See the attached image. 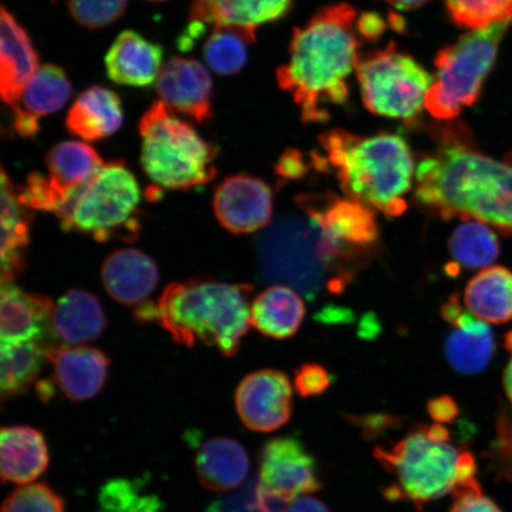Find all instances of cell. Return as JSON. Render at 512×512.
<instances>
[{
    "label": "cell",
    "mask_w": 512,
    "mask_h": 512,
    "mask_svg": "<svg viewBox=\"0 0 512 512\" xmlns=\"http://www.w3.org/2000/svg\"><path fill=\"white\" fill-rule=\"evenodd\" d=\"M128 0H69L70 15L81 27L102 29L124 15Z\"/></svg>",
    "instance_id": "8d00e7d4"
},
{
    "label": "cell",
    "mask_w": 512,
    "mask_h": 512,
    "mask_svg": "<svg viewBox=\"0 0 512 512\" xmlns=\"http://www.w3.org/2000/svg\"><path fill=\"white\" fill-rule=\"evenodd\" d=\"M451 512H502L492 499L483 494L456 499Z\"/></svg>",
    "instance_id": "ee69618b"
},
{
    "label": "cell",
    "mask_w": 512,
    "mask_h": 512,
    "mask_svg": "<svg viewBox=\"0 0 512 512\" xmlns=\"http://www.w3.org/2000/svg\"><path fill=\"white\" fill-rule=\"evenodd\" d=\"M464 451L450 441L433 440L427 425H418L395 444L377 446L374 457L394 483L383 496L390 502H408L416 509L451 494L459 480Z\"/></svg>",
    "instance_id": "8992f818"
},
{
    "label": "cell",
    "mask_w": 512,
    "mask_h": 512,
    "mask_svg": "<svg viewBox=\"0 0 512 512\" xmlns=\"http://www.w3.org/2000/svg\"><path fill=\"white\" fill-rule=\"evenodd\" d=\"M50 347L40 341L2 344L0 389L4 400L27 392L40 374Z\"/></svg>",
    "instance_id": "4dcf8cb0"
},
{
    "label": "cell",
    "mask_w": 512,
    "mask_h": 512,
    "mask_svg": "<svg viewBox=\"0 0 512 512\" xmlns=\"http://www.w3.org/2000/svg\"><path fill=\"white\" fill-rule=\"evenodd\" d=\"M100 505L105 512H159L156 496L144 494L142 486L131 480L115 479L100 492Z\"/></svg>",
    "instance_id": "d590c367"
},
{
    "label": "cell",
    "mask_w": 512,
    "mask_h": 512,
    "mask_svg": "<svg viewBox=\"0 0 512 512\" xmlns=\"http://www.w3.org/2000/svg\"><path fill=\"white\" fill-rule=\"evenodd\" d=\"M253 286L191 279L170 284L153 306V320L178 344L201 342L221 354H238L251 326Z\"/></svg>",
    "instance_id": "277c9868"
},
{
    "label": "cell",
    "mask_w": 512,
    "mask_h": 512,
    "mask_svg": "<svg viewBox=\"0 0 512 512\" xmlns=\"http://www.w3.org/2000/svg\"><path fill=\"white\" fill-rule=\"evenodd\" d=\"M492 462L504 477L512 479V413L504 412L497 421V437Z\"/></svg>",
    "instance_id": "60d3db41"
},
{
    "label": "cell",
    "mask_w": 512,
    "mask_h": 512,
    "mask_svg": "<svg viewBox=\"0 0 512 512\" xmlns=\"http://www.w3.org/2000/svg\"><path fill=\"white\" fill-rule=\"evenodd\" d=\"M504 348L507 349L512 355V330L508 332L507 336L504 338ZM503 384L505 394H507L508 399L512 405V356L507 368H505L504 371Z\"/></svg>",
    "instance_id": "681fc988"
},
{
    "label": "cell",
    "mask_w": 512,
    "mask_h": 512,
    "mask_svg": "<svg viewBox=\"0 0 512 512\" xmlns=\"http://www.w3.org/2000/svg\"><path fill=\"white\" fill-rule=\"evenodd\" d=\"M360 40L356 10L347 3L326 6L293 30L290 60L277 69V82L292 95L305 124L325 123L330 107L347 104Z\"/></svg>",
    "instance_id": "7a4b0ae2"
},
{
    "label": "cell",
    "mask_w": 512,
    "mask_h": 512,
    "mask_svg": "<svg viewBox=\"0 0 512 512\" xmlns=\"http://www.w3.org/2000/svg\"><path fill=\"white\" fill-rule=\"evenodd\" d=\"M213 204L224 229L235 235L251 234L270 224L273 191L258 177L235 175L216 188Z\"/></svg>",
    "instance_id": "5bb4252c"
},
{
    "label": "cell",
    "mask_w": 512,
    "mask_h": 512,
    "mask_svg": "<svg viewBox=\"0 0 512 512\" xmlns=\"http://www.w3.org/2000/svg\"><path fill=\"white\" fill-rule=\"evenodd\" d=\"M357 420L360 421L363 431L368 435L379 434L386 430L387 427L395 426L399 422V420L393 418V416L387 415L363 416V418H358Z\"/></svg>",
    "instance_id": "7dc6e473"
},
{
    "label": "cell",
    "mask_w": 512,
    "mask_h": 512,
    "mask_svg": "<svg viewBox=\"0 0 512 512\" xmlns=\"http://www.w3.org/2000/svg\"><path fill=\"white\" fill-rule=\"evenodd\" d=\"M248 471V453L234 439H210L202 445L196 456L198 480L210 491L227 492L238 488L246 479Z\"/></svg>",
    "instance_id": "4316f807"
},
{
    "label": "cell",
    "mask_w": 512,
    "mask_h": 512,
    "mask_svg": "<svg viewBox=\"0 0 512 512\" xmlns=\"http://www.w3.org/2000/svg\"><path fill=\"white\" fill-rule=\"evenodd\" d=\"M47 358L53 363L57 387L68 399L86 401L104 388L110 367L104 352L88 347L51 345Z\"/></svg>",
    "instance_id": "ac0fdd59"
},
{
    "label": "cell",
    "mask_w": 512,
    "mask_h": 512,
    "mask_svg": "<svg viewBox=\"0 0 512 512\" xmlns=\"http://www.w3.org/2000/svg\"><path fill=\"white\" fill-rule=\"evenodd\" d=\"M163 48L138 32H121L105 56L108 78L118 85L150 87L162 70Z\"/></svg>",
    "instance_id": "ffe728a7"
},
{
    "label": "cell",
    "mask_w": 512,
    "mask_h": 512,
    "mask_svg": "<svg viewBox=\"0 0 512 512\" xmlns=\"http://www.w3.org/2000/svg\"><path fill=\"white\" fill-rule=\"evenodd\" d=\"M236 411L249 430L270 433L287 424L292 415V387L278 370L255 371L235 393Z\"/></svg>",
    "instance_id": "4fadbf2b"
},
{
    "label": "cell",
    "mask_w": 512,
    "mask_h": 512,
    "mask_svg": "<svg viewBox=\"0 0 512 512\" xmlns=\"http://www.w3.org/2000/svg\"><path fill=\"white\" fill-rule=\"evenodd\" d=\"M384 2L394 6L395 9L411 11L421 8L431 0H384Z\"/></svg>",
    "instance_id": "f907efd6"
},
{
    "label": "cell",
    "mask_w": 512,
    "mask_h": 512,
    "mask_svg": "<svg viewBox=\"0 0 512 512\" xmlns=\"http://www.w3.org/2000/svg\"><path fill=\"white\" fill-rule=\"evenodd\" d=\"M285 505L279 499L262 494L258 482H252L239 494L216 499L207 512H280Z\"/></svg>",
    "instance_id": "f35d334b"
},
{
    "label": "cell",
    "mask_w": 512,
    "mask_h": 512,
    "mask_svg": "<svg viewBox=\"0 0 512 512\" xmlns=\"http://www.w3.org/2000/svg\"><path fill=\"white\" fill-rule=\"evenodd\" d=\"M259 489L285 504L322 490L323 482L315 457L297 438H275L261 453Z\"/></svg>",
    "instance_id": "7c38bea8"
},
{
    "label": "cell",
    "mask_w": 512,
    "mask_h": 512,
    "mask_svg": "<svg viewBox=\"0 0 512 512\" xmlns=\"http://www.w3.org/2000/svg\"><path fill=\"white\" fill-rule=\"evenodd\" d=\"M102 283L110 296L123 305H137L155 291L158 270L149 255L138 249H118L101 268Z\"/></svg>",
    "instance_id": "44dd1931"
},
{
    "label": "cell",
    "mask_w": 512,
    "mask_h": 512,
    "mask_svg": "<svg viewBox=\"0 0 512 512\" xmlns=\"http://www.w3.org/2000/svg\"><path fill=\"white\" fill-rule=\"evenodd\" d=\"M293 0H195L191 22L211 27L256 30L262 24L279 21L291 10Z\"/></svg>",
    "instance_id": "7402d4cb"
},
{
    "label": "cell",
    "mask_w": 512,
    "mask_h": 512,
    "mask_svg": "<svg viewBox=\"0 0 512 512\" xmlns=\"http://www.w3.org/2000/svg\"><path fill=\"white\" fill-rule=\"evenodd\" d=\"M386 30V23L376 14H363L357 19V31L362 40H376Z\"/></svg>",
    "instance_id": "f6af8a7d"
},
{
    "label": "cell",
    "mask_w": 512,
    "mask_h": 512,
    "mask_svg": "<svg viewBox=\"0 0 512 512\" xmlns=\"http://www.w3.org/2000/svg\"><path fill=\"white\" fill-rule=\"evenodd\" d=\"M17 194L14 184L2 171V284L14 283L23 271L30 242L32 216Z\"/></svg>",
    "instance_id": "d4e9b609"
},
{
    "label": "cell",
    "mask_w": 512,
    "mask_h": 512,
    "mask_svg": "<svg viewBox=\"0 0 512 512\" xmlns=\"http://www.w3.org/2000/svg\"><path fill=\"white\" fill-rule=\"evenodd\" d=\"M307 164L302 152L297 150H287L283 153L275 164V174L285 179V181H297L302 179L307 172Z\"/></svg>",
    "instance_id": "b9f144b4"
},
{
    "label": "cell",
    "mask_w": 512,
    "mask_h": 512,
    "mask_svg": "<svg viewBox=\"0 0 512 512\" xmlns=\"http://www.w3.org/2000/svg\"><path fill=\"white\" fill-rule=\"evenodd\" d=\"M357 81L364 106L373 114L413 121L420 117L433 78L394 43L358 59Z\"/></svg>",
    "instance_id": "30bf717a"
},
{
    "label": "cell",
    "mask_w": 512,
    "mask_h": 512,
    "mask_svg": "<svg viewBox=\"0 0 512 512\" xmlns=\"http://www.w3.org/2000/svg\"><path fill=\"white\" fill-rule=\"evenodd\" d=\"M280 512H331L328 507L317 498L298 497L287 503Z\"/></svg>",
    "instance_id": "c3c4849f"
},
{
    "label": "cell",
    "mask_w": 512,
    "mask_h": 512,
    "mask_svg": "<svg viewBox=\"0 0 512 512\" xmlns=\"http://www.w3.org/2000/svg\"><path fill=\"white\" fill-rule=\"evenodd\" d=\"M445 4L460 28L477 30L512 22V0H445Z\"/></svg>",
    "instance_id": "e575fe53"
},
{
    "label": "cell",
    "mask_w": 512,
    "mask_h": 512,
    "mask_svg": "<svg viewBox=\"0 0 512 512\" xmlns=\"http://www.w3.org/2000/svg\"><path fill=\"white\" fill-rule=\"evenodd\" d=\"M0 458L4 483L28 484L47 470L49 451L46 439L36 428L4 427L0 433Z\"/></svg>",
    "instance_id": "603a6c76"
},
{
    "label": "cell",
    "mask_w": 512,
    "mask_h": 512,
    "mask_svg": "<svg viewBox=\"0 0 512 512\" xmlns=\"http://www.w3.org/2000/svg\"><path fill=\"white\" fill-rule=\"evenodd\" d=\"M508 162L512 163V153H511V155L509 156Z\"/></svg>",
    "instance_id": "f5cc1de1"
},
{
    "label": "cell",
    "mask_w": 512,
    "mask_h": 512,
    "mask_svg": "<svg viewBox=\"0 0 512 512\" xmlns=\"http://www.w3.org/2000/svg\"><path fill=\"white\" fill-rule=\"evenodd\" d=\"M258 258L265 279L290 285L311 300L323 290L341 293L350 284L324 261L317 228L307 216L283 217L274 223L261 235Z\"/></svg>",
    "instance_id": "9c48e42d"
},
{
    "label": "cell",
    "mask_w": 512,
    "mask_h": 512,
    "mask_svg": "<svg viewBox=\"0 0 512 512\" xmlns=\"http://www.w3.org/2000/svg\"><path fill=\"white\" fill-rule=\"evenodd\" d=\"M448 251L456 261L454 265L476 270L494 264L501 247L489 224L464 220L448 240Z\"/></svg>",
    "instance_id": "1f68e13d"
},
{
    "label": "cell",
    "mask_w": 512,
    "mask_h": 512,
    "mask_svg": "<svg viewBox=\"0 0 512 512\" xmlns=\"http://www.w3.org/2000/svg\"><path fill=\"white\" fill-rule=\"evenodd\" d=\"M2 512H66L62 498L46 484L16 489L5 499Z\"/></svg>",
    "instance_id": "74e56055"
},
{
    "label": "cell",
    "mask_w": 512,
    "mask_h": 512,
    "mask_svg": "<svg viewBox=\"0 0 512 512\" xmlns=\"http://www.w3.org/2000/svg\"><path fill=\"white\" fill-rule=\"evenodd\" d=\"M145 174L160 188L188 190L216 176L217 149L194 127L169 111L163 101L147 110L139 123Z\"/></svg>",
    "instance_id": "5b68a950"
},
{
    "label": "cell",
    "mask_w": 512,
    "mask_h": 512,
    "mask_svg": "<svg viewBox=\"0 0 512 512\" xmlns=\"http://www.w3.org/2000/svg\"><path fill=\"white\" fill-rule=\"evenodd\" d=\"M104 164L92 146L81 142H62L48 152L47 179L62 208L74 192L98 174Z\"/></svg>",
    "instance_id": "484cf974"
},
{
    "label": "cell",
    "mask_w": 512,
    "mask_h": 512,
    "mask_svg": "<svg viewBox=\"0 0 512 512\" xmlns=\"http://www.w3.org/2000/svg\"><path fill=\"white\" fill-rule=\"evenodd\" d=\"M124 113L117 93L100 86L82 92L67 115L69 133L86 142L112 136L123 125Z\"/></svg>",
    "instance_id": "cb8c5ba5"
},
{
    "label": "cell",
    "mask_w": 512,
    "mask_h": 512,
    "mask_svg": "<svg viewBox=\"0 0 512 512\" xmlns=\"http://www.w3.org/2000/svg\"><path fill=\"white\" fill-rule=\"evenodd\" d=\"M255 38V30L214 27L203 46L204 61L221 76L238 74L246 66L248 47Z\"/></svg>",
    "instance_id": "836d02e7"
},
{
    "label": "cell",
    "mask_w": 512,
    "mask_h": 512,
    "mask_svg": "<svg viewBox=\"0 0 512 512\" xmlns=\"http://www.w3.org/2000/svg\"><path fill=\"white\" fill-rule=\"evenodd\" d=\"M319 144L345 195L387 217L405 213L415 168L411 147L399 134L362 137L336 128L323 133Z\"/></svg>",
    "instance_id": "3957f363"
},
{
    "label": "cell",
    "mask_w": 512,
    "mask_h": 512,
    "mask_svg": "<svg viewBox=\"0 0 512 512\" xmlns=\"http://www.w3.org/2000/svg\"><path fill=\"white\" fill-rule=\"evenodd\" d=\"M441 316L453 328L445 344L448 363L465 375L482 373L495 354V338L488 323L465 309L458 296L448 298Z\"/></svg>",
    "instance_id": "9a60e30c"
},
{
    "label": "cell",
    "mask_w": 512,
    "mask_h": 512,
    "mask_svg": "<svg viewBox=\"0 0 512 512\" xmlns=\"http://www.w3.org/2000/svg\"><path fill=\"white\" fill-rule=\"evenodd\" d=\"M53 302L41 294L25 292L14 283L0 291V342L14 344L53 337Z\"/></svg>",
    "instance_id": "e0dca14e"
},
{
    "label": "cell",
    "mask_w": 512,
    "mask_h": 512,
    "mask_svg": "<svg viewBox=\"0 0 512 512\" xmlns=\"http://www.w3.org/2000/svg\"><path fill=\"white\" fill-rule=\"evenodd\" d=\"M140 200L137 178L125 163H105L56 216L66 232L88 234L101 242L133 241L140 228Z\"/></svg>",
    "instance_id": "52a82bcc"
},
{
    "label": "cell",
    "mask_w": 512,
    "mask_h": 512,
    "mask_svg": "<svg viewBox=\"0 0 512 512\" xmlns=\"http://www.w3.org/2000/svg\"><path fill=\"white\" fill-rule=\"evenodd\" d=\"M332 375L317 363H306L294 373V388L304 399L317 398L331 387Z\"/></svg>",
    "instance_id": "ab89813d"
},
{
    "label": "cell",
    "mask_w": 512,
    "mask_h": 512,
    "mask_svg": "<svg viewBox=\"0 0 512 512\" xmlns=\"http://www.w3.org/2000/svg\"><path fill=\"white\" fill-rule=\"evenodd\" d=\"M304 207L318 229L325 253L347 270L351 262L368 256L379 241L374 210L360 201L330 196L323 207L306 203Z\"/></svg>",
    "instance_id": "8fae6325"
},
{
    "label": "cell",
    "mask_w": 512,
    "mask_h": 512,
    "mask_svg": "<svg viewBox=\"0 0 512 512\" xmlns=\"http://www.w3.org/2000/svg\"><path fill=\"white\" fill-rule=\"evenodd\" d=\"M510 24L471 30L438 51L434 60L437 75L425 100V108L433 118L453 120L464 108L476 104Z\"/></svg>",
    "instance_id": "ba28073f"
},
{
    "label": "cell",
    "mask_w": 512,
    "mask_h": 512,
    "mask_svg": "<svg viewBox=\"0 0 512 512\" xmlns=\"http://www.w3.org/2000/svg\"><path fill=\"white\" fill-rule=\"evenodd\" d=\"M0 28V94L12 108L40 70V59L27 31L5 8L0 12Z\"/></svg>",
    "instance_id": "d6986e66"
},
{
    "label": "cell",
    "mask_w": 512,
    "mask_h": 512,
    "mask_svg": "<svg viewBox=\"0 0 512 512\" xmlns=\"http://www.w3.org/2000/svg\"><path fill=\"white\" fill-rule=\"evenodd\" d=\"M12 110H14V127L19 136L27 139L35 138L40 132V119L19 108H12Z\"/></svg>",
    "instance_id": "bcb514c9"
},
{
    "label": "cell",
    "mask_w": 512,
    "mask_h": 512,
    "mask_svg": "<svg viewBox=\"0 0 512 512\" xmlns=\"http://www.w3.org/2000/svg\"><path fill=\"white\" fill-rule=\"evenodd\" d=\"M149 2H165V0H149Z\"/></svg>",
    "instance_id": "816d5d0a"
},
{
    "label": "cell",
    "mask_w": 512,
    "mask_h": 512,
    "mask_svg": "<svg viewBox=\"0 0 512 512\" xmlns=\"http://www.w3.org/2000/svg\"><path fill=\"white\" fill-rule=\"evenodd\" d=\"M306 307L292 287H268L251 305V324L261 334L274 339H287L297 334L304 322Z\"/></svg>",
    "instance_id": "f1b7e54d"
},
{
    "label": "cell",
    "mask_w": 512,
    "mask_h": 512,
    "mask_svg": "<svg viewBox=\"0 0 512 512\" xmlns=\"http://www.w3.org/2000/svg\"><path fill=\"white\" fill-rule=\"evenodd\" d=\"M415 198L441 219L477 220L512 235V163L484 155L463 125L439 132L415 170Z\"/></svg>",
    "instance_id": "6da1fadb"
},
{
    "label": "cell",
    "mask_w": 512,
    "mask_h": 512,
    "mask_svg": "<svg viewBox=\"0 0 512 512\" xmlns=\"http://www.w3.org/2000/svg\"><path fill=\"white\" fill-rule=\"evenodd\" d=\"M466 309L488 324L512 320V271L502 266L484 268L464 293Z\"/></svg>",
    "instance_id": "f546056e"
},
{
    "label": "cell",
    "mask_w": 512,
    "mask_h": 512,
    "mask_svg": "<svg viewBox=\"0 0 512 512\" xmlns=\"http://www.w3.org/2000/svg\"><path fill=\"white\" fill-rule=\"evenodd\" d=\"M156 87L160 101L172 110L198 123L213 118V80L200 62L171 59L160 70Z\"/></svg>",
    "instance_id": "2e32d148"
},
{
    "label": "cell",
    "mask_w": 512,
    "mask_h": 512,
    "mask_svg": "<svg viewBox=\"0 0 512 512\" xmlns=\"http://www.w3.org/2000/svg\"><path fill=\"white\" fill-rule=\"evenodd\" d=\"M105 326V312L99 300L89 292L70 290L54 306L53 337L64 345L94 341Z\"/></svg>",
    "instance_id": "83f0119b"
},
{
    "label": "cell",
    "mask_w": 512,
    "mask_h": 512,
    "mask_svg": "<svg viewBox=\"0 0 512 512\" xmlns=\"http://www.w3.org/2000/svg\"><path fill=\"white\" fill-rule=\"evenodd\" d=\"M427 412L438 424H452L460 413L457 402L448 395H441L428 401Z\"/></svg>",
    "instance_id": "7bdbcfd3"
},
{
    "label": "cell",
    "mask_w": 512,
    "mask_h": 512,
    "mask_svg": "<svg viewBox=\"0 0 512 512\" xmlns=\"http://www.w3.org/2000/svg\"><path fill=\"white\" fill-rule=\"evenodd\" d=\"M72 95V85L64 70L46 64L38 70L25 88L21 100L12 108H19L37 119L60 111Z\"/></svg>",
    "instance_id": "d6a6232c"
}]
</instances>
